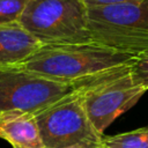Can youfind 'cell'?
<instances>
[{
	"label": "cell",
	"instance_id": "6da1fadb",
	"mask_svg": "<svg viewBox=\"0 0 148 148\" xmlns=\"http://www.w3.org/2000/svg\"><path fill=\"white\" fill-rule=\"evenodd\" d=\"M135 58L96 43L51 44L42 45L27 59L10 67L52 81L73 83L128 65Z\"/></svg>",
	"mask_w": 148,
	"mask_h": 148
},
{
	"label": "cell",
	"instance_id": "7a4b0ae2",
	"mask_svg": "<svg viewBox=\"0 0 148 148\" xmlns=\"http://www.w3.org/2000/svg\"><path fill=\"white\" fill-rule=\"evenodd\" d=\"M87 8L91 43L135 57L148 51V0Z\"/></svg>",
	"mask_w": 148,
	"mask_h": 148
},
{
	"label": "cell",
	"instance_id": "3957f363",
	"mask_svg": "<svg viewBox=\"0 0 148 148\" xmlns=\"http://www.w3.org/2000/svg\"><path fill=\"white\" fill-rule=\"evenodd\" d=\"M81 0H28L18 23L42 45L91 43Z\"/></svg>",
	"mask_w": 148,
	"mask_h": 148
},
{
	"label": "cell",
	"instance_id": "277c9868",
	"mask_svg": "<svg viewBox=\"0 0 148 148\" xmlns=\"http://www.w3.org/2000/svg\"><path fill=\"white\" fill-rule=\"evenodd\" d=\"M132 64L97 75L80 91L83 109L94 128L102 135L120 114L131 109L147 91L133 79Z\"/></svg>",
	"mask_w": 148,
	"mask_h": 148
},
{
	"label": "cell",
	"instance_id": "5b68a950",
	"mask_svg": "<svg viewBox=\"0 0 148 148\" xmlns=\"http://www.w3.org/2000/svg\"><path fill=\"white\" fill-rule=\"evenodd\" d=\"M96 76L66 83L15 67L0 68V118L8 113H37L80 90Z\"/></svg>",
	"mask_w": 148,
	"mask_h": 148
},
{
	"label": "cell",
	"instance_id": "8992f818",
	"mask_svg": "<svg viewBox=\"0 0 148 148\" xmlns=\"http://www.w3.org/2000/svg\"><path fill=\"white\" fill-rule=\"evenodd\" d=\"M81 89L35 113L45 148H62L73 145L101 148L103 135L94 128L83 109Z\"/></svg>",
	"mask_w": 148,
	"mask_h": 148
},
{
	"label": "cell",
	"instance_id": "52a82bcc",
	"mask_svg": "<svg viewBox=\"0 0 148 148\" xmlns=\"http://www.w3.org/2000/svg\"><path fill=\"white\" fill-rule=\"evenodd\" d=\"M42 44L22 25L16 23L0 25V68L14 66L35 51Z\"/></svg>",
	"mask_w": 148,
	"mask_h": 148
},
{
	"label": "cell",
	"instance_id": "ba28073f",
	"mask_svg": "<svg viewBox=\"0 0 148 148\" xmlns=\"http://www.w3.org/2000/svg\"><path fill=\"white\" fill-rule=\"evenodd\" d=\"M0 139L13 148H45L35 113H8L0 118Z\"/></svg>",
	"mask_w": 148,
	"mask_h": 148
},
{
	"label": "cell",
	"instance_id": "9c48e42d",
	"mask_svg": "<svg viewBox=\"0 0 148 148\" xmlns=\"http://www.w3.org/2000/svg\"><path fill=\"white\" fill-rule=\"evenodd\" d=\"M101 148H148V126L116 135H103Z\"/></svg>",
	"mask_w": 148,
	"mask_h": 148
},
{
	"label": "cell",
	"instance_id": "30bf717a",
	"mask_svg": "<svg viewBox=\"0 0 148 148\" xmlns=\"http://www.w3.org/2000/svg\"><path fill=\"white\" fill-rule=\"evenodd\" d=\"M28 0H0V25L18 22Z\"/></svg>",
	"mask_w": 148,
	"mask_h": 148
},
{
	"label": "cell",
	"instance_id": "8fae6325",
	"mask_svg": "<svg viewBox=\"0 0 148 148\" xmlns=\"http://www.w3.org/2000/svg\"><path fill=\"white\" fill-rule=\"evenodd\" d=\"M132 76L136 83L148 90V51L141 53L132 64Z\"/></svg>",
	"mask_w": 148,
	"mask_h": 148
},
{
	"label": "cell",
	"instance_id": "7c38bea8",
	"mask_svg": "<svg viewBox=\"0 0 148 148\" xmlns=\"http://www.w3.org/2000/svg\"><path fill=\"white\" fill-rule=\"evenodd\" d=\"M87 7H97V6H109V5H119L126 2H134L139 0H81Z\"/></svg>",
	"mask_w": 148,
	"mask_h": 148
},
{
	"label": "cell",
	"instance_id": "4fadbf2b",
	"mask_svg": "<svg viewBox=\"0 0 148 148\" xmlns=\"http://www.w3.org/2000/svg\"><path fill=\"white\" fill-rule=\"evenodd\" d=\"M62 148H90L83 145H73V146H67V147H62Z\"/></svg>",
	"mask_w": 148,
	"mask_h": 148
}]
</instances>
